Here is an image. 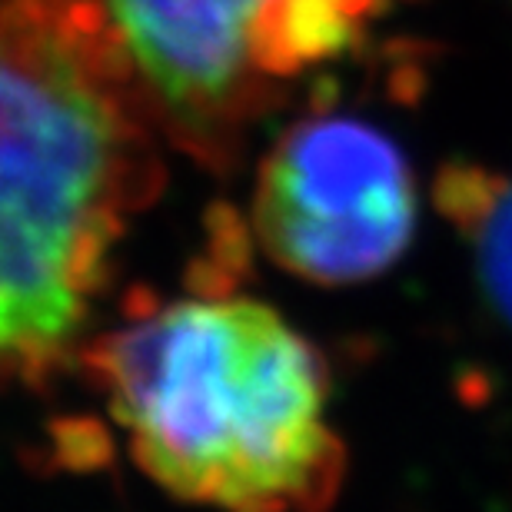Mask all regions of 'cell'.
Masks as SVG:
<instances>
[{
    "mask_svg": "<svg viewBox=\"0 0 512 512\" xmlns=\"http://www.w3.org/2000/svg\"><path fill=\"white\" fill-rule=\"evenodd\" d=\"M436 197L466 240L486 303L512 333V173L456 163L443 170Z\"/></svg>",
    "mask_w": 512,
    "mask_h": 512,
    "instance_id": "obj_5",
    "label": "cell"
},
{
    "mask_svg": "<svg viewBox=\"0 0 512 512\" xmlns=\"http://www.w3.org/2000/svg\"><path fill=\"white\" fill-rule=\"evenodd\" d=\"M160 127L227 167L273 90L343 54L373 0H94Z\"/></svg>",
    "mask_w": 512,
    "mask_h": 512,
    "instance_id": "obj_3",
    "label": "cell"
},
{
    "mask_svg": "<svg viewBox=\"0 0 512 512\" xmlns=\"http://www.w3.org/2000/svg\"><path fill=\"white\" fill-rule=\"evenodd\" d=\"M87 370L130 456L217 512H320L346 476L310 340L253 296H183L97 336Z\"/></svg>",
    "mask_w": 512,
    "mask_h": 512,
    "instance_id": "obj_2",
    "label": "cell"
},
{
    "mask_svg": "<svg viewBox=\"0 0 512 512\" xmlns=\"http://www.w3.org/2000/svg\"><path fill=\"white\" fill-rule=\"evenodd\" d=\"M0 350L37 389L77 350L110 256L160 193V117L94 0H7Z\"/></svg>",
    "mask_w": 512,
    "mask_h": 512,
    "instance_id": "obj_1",
    "label": "cell"
},
{
    "mask_svg": "<svg viewBox=\"0 0 512 512\" xmlns=\"http://www.w3.org/2000/svg\"><path fill=\"white\" fill-rule=\"evenodd\" d=\"M416 217L406 153L360 117L300 120L256 170V243L280 270L316 286H353L393 270Z\"/></svg>",
    "mask_w": 512,
    "mask_h": 512,
    "instance_id": "obj_4",
    "label": "cell"
}]
</instances>
